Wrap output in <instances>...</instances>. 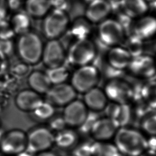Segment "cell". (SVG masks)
Returning <instances> with one entry per match:
<instances>
[{"label":"cell","instance_id":"6da1fadb","mask_svg":"<svg viewBox=\"0 0 156 156\" xmlns=\"http://www.w3.org/2000/svg\"><path fill=\"white\" fill-rule=\"evenodd\" d=\"M115 144L122 156H140L147 149V139L140 131L120 127L114 137Z\"/></svg>","mask_w":156,"mask_h":156},{"label":"cell","instance_id":"7a4b0ae2","mask_svg":"<svg viewBox=\"0 0 156 156\" xmlns=\"http://www.w3.org/2000/svg\"><path fill=\"white\" fill-rule=\"evenodd\" d=\"M44 47L41 38L32 31L20 35L15 44L20 58L29 65H35L41 61Z\"/></svg>","mask_w":156,"mask_h":156},{"label":"cell","instance_id":"3957f363","mask_svg":"<svg viewBox=\"0 0 156 156\" xmlns=\"http://www.w3.org/2000/svg\"><path fill=\"white\" fill-rule=\"evenodd\" d=\"M69 24L70 18L67 12L52 9L44 17L42 23L44 35L48 40H58L66 32Z\"/></svg>","mask_w":156,"mask_h":156},{"label":"cell","instance_id":"277c9868","mask_svg":"<svg viewBox=\"0 0 156 156\" xmlns=\"http://www.w3.org/2000/svg\"><path fill=\"white\" fill-rule=\"evenodd\" d=\"M96 47L88 39L74 42L66 52V59L72 65L80 67L93 62L96 55Z\"/></svg>","mask_w":156,"mask_h":156},{"label":"cell","instance_id":"5b68a950","mask_svg":"<svg viewBox=\"0 0 156 156\" xmlns=\"http://www.w3.org/2000/svg\"><path fill=\"white\" fill-rule=\"evenodd\" d=\"M100 74L93 65L80 66L74 72L71 78L72 86L77 93L85 94L97 87Z\"/></svg>","mask_w":156,"mask_h":156},{"label":"cell","instance_id":"8992f818","mask_svg":"<svg viewBox=\"0 0 156 156\" xmlns=\"http://www.w3.org/2000/svg\"><path fill=\"white\" fill-rule=\"evenodd\" d=\"M104 92L108 101L117 104H129L133 98V89L129 83L120 78L107 83Z\"/></svg>","mask_w":156,"mask_h":156},{"label":"cell","instance_id":"52a82bcc","mask_svg":"<svg viewBox=\"0 0 156 156\" xmlns=\"http://www.w3.org/2000/svg\"><path fill=\"white\" fill-rule=\"evenodd\" d=\"M27 137L26 151L31 154L47 151L55 144L54 135L49 129L46 127L35 128L27 135Z\"/></svg>","mask_w":156,"mask_h":156},{"label":"cell","instance_id":"ba28073f","mask_svg":"<svg viewBox=\"0 0 156 156\" xmlns=\"http://www.w3.org/2000/svg\"><path fill=\"white\" fill-rule=\"evenodd\" d=\"M66 59L64 46L58 39L48 40L44 45L41 61L46 67L52 69L64 65Z\"/></svg>","mask_w":156,"mask_h":156},{"label":"cell","instance_id":"9c48e42d","mask_svg":"<svg viewBox=\"0 0 156 156\" xmlns=\"http://www.w3.org/2000/svg\"><path fill=\"white\" fill-rule=\"evenodd\" d=\"M27 147V137L20 129H14L4 135L0 142V149L3 154L17 155L25 151Z\"/></svg>","mask_w":156,"mask_h":156},{"label":"cell","instance_id":"30bf717a","mask_svg":"<svg viewBox=\"0 0 156 156\" xmlns=\"http://www.w3.org/2000/svg\"><path fill=\"white\" fill-rule=\"evenodd\" d=\"M99 40L108 46H113L124 40V30L119 23L113 20H105L98 29Z\"/></svg>","mask_w":156,"mask_h":156},{"label":"cell","instance_id":"8fae6325","mask_svg":"<svg viewBox=\"0 0 156 156\" xmlns=\"http://www.w3.org/2000/svg\"><path fill=\"white\" fill-rule=\"evenodd\" d=\"M46 95L48 102L52 105L65 106L76 100L77 92L71 85L64 83L54 85Z\"/></svg>","mask_w":156,"mask_h":156},{"label":"cell","instance_id":"7c38bea8","mask_svg":"<svg viewBox=\"0 0 156 156\" xmlns=\"http://www.w3.org/2000/svg\"><path fill=\"white\" fill-rule=\"evenodd\" d=\"M88 109L83 101L75 100L65 106L63 118L67 126L79 127L88 114Z\"/></svg>","mask_w":156,"mask_h":156},{"label":"cell","instance_id":"4fadbf2b","mask_svg":"<svg viewBox=\"0 0 156 156\" xmlns=\"http://www.w3.org/2000/svg\"><path fill=\"white\" fill-rule=\"evenodd\" d=\"M119 126L108 117L99 118L94 124L90 134L95 141H108L114 138Z\"/></svg>","mask_w":156,"mask_h":156},{"label":"cell","instance_id":"5bb4252c","mask_svg":"<svg viewBox=\"0 0 156 156\" xmlns=\"http://www.w3.org/2000/svg\"><path fill=\"white\" fill-rule=\"evenodd\" d=\"M128 67L137 77L150 79L156 74V67L151 57L142 55L133 58Z\"/></svg>","mask_w":156,"mask_h":156},{"label":"cell","instance_id":"9a60e30c","mask_svg":"<svg viewBox=\"0 0 156 156\" xmlns=\"http://www.w3.org/2000/svg\"><path fill=\"white\" fill-rule=\"evenodd\" d=\"M104 111L106 117L114 120L120 127H127L133 119V111L129 104L108 103Z\"/></svg>","mask_w":156,"mask_h":156},{"label":"cell","instance_id":"2e32d148","mask_svg":"<svg viewBox=\"0 0 156 156\" xmlns=\"http://www.w3.org/2000/svg\"><path fill=\"white\" fill-rule=\"evenodd\" d=\"M83 102L88 110L98 112L105 110L108 100L104 90L95 87L84 94Z\"/></svg>","mask_w":156,"mask_h":156},{"label":"cell","instance_id":"e0dca14e","mask_svg":"<svg viewBox=\"0 0 156 156\" xmlns=\"http://www.w3.org/2000/svg\"><path fill=\"white\" fill-rule=\"evenodd\" d=\"M111 11L110 5L106 0H91L87 5L85 15L89 22L98 23L104 20Z\"/></svg>","mask_w":156,"mask_h":156},{"label":"cell","instance_id":"ac0fdd59","mask_svg":"<svg viewBox=\"0 0 156 156\" xmlns=\"http://www.w3.org/2000/svg\"><path fill=\"white\" fill-rule=\"evenodd\" d=\"M43 102L40 94L30 90H24L18 94L15 99L16 106L24 112H33Z\"/></svg>","mask_w":156,"mask_h":156},{"label":"cell","instance_id":"d6986e66","mask_svg":"<svg viewBox=\"0 0 156 156\" xmlns=\"http://www.w3.org/2000/svg\"><path fill=\"white\" fill-rule=\"evenodd\" d=\"M89 21L83 17L77 18L73 20L67 31L68 35L71 39L74 40V42L78 40L88 39L91 32V27Z\"/></svg>","mask_w":156,"mask_h":156},{"label":"cell","instance_id":"ffe728a7","mask_svg":"<svg viewBox=\"0 0 156 156\" xmlns=\"http://www.w3.org/2000/svg\"><path fill=\"white\" fill-rule=\"evenodd\" d=\"M28 85L30 89L39 94H47L52 87L46 73L34 71L28 76Z\"/></svg>","mask_w":156,"mask_h":156},{"label":"cell","instance_id":"44dd1931","mask_svg":"<svg viewBox=\"0 0 156 156\" xmlns=\"http://www.w3.org/2000/svg\"><path fill=\"white\" fill-rule=\"evenodd\" d=\"M132 57L128 51L123 48H115L109 50L108 55V64L115 69L122 71L128 66Z\"/></svg>","mask_w":156,"mask_h":156},{"label":"cell","instance_id":"7402d4cb","mask_svg":"<svg viewBox=\"0 0 156 156\" xmlns=\"http://www.w3.org/2000/svg\"><path fill=\"white\" fill-rule=\"evenodd\" d=\"M25 10L30 17H44L51 10L49 0H26Z\"/></svg>","mask_w":156,"mask_h":156},{"label":"cell","instance_id":"603a6c76","mask_svg":"<svg viewBox=\"0 0 156 156\" xmlns=\"http://www.w3.org/2000/svg\"><path fill=\"white\" fill-rule=\"evenodd\" d=\"M9 22L15 34L18 35L30 31L31 17L25 11H18L15 13Z\"/></svg>","mask_w":156,"mask_h":156},{"label":"cell","instance_id":"cb8c5ba5","mask_svg":"<svg viewBox=\"0 0 156 156\" xmlns=\"http://www.w3.org/2000/svg\"><path fill=\"white\" fill-rule=\"evenodd\" d=\"M134 34L141 39H147L156 32V19L146 17L135 23Z\"/></svg>","mask_w":156,"mask_h":156},{"label":"cell","instance_id":"d4e9b609","mask_svg":"<svg viewBox=\"0 0 156 156\" xmlns=\"http://www.w3.org/2000/svg\"><path fill=\"white\" fill-rule=\"evenodd\" d=\"M120 3L124 12L131 18L143 15L147 9L144 0H120Z\"/></svg>","mask_w":156,"mask_h":156},{"label":"cell","instance_id":"484cf974","mask_svg":"<svg viewBox=\"0 0 156 156\" xmlns=\"http://www.w3.org/2000/svg\"><path fill=\"white\" fill-rule=\"evenodd\" d=\"M92 156H122L114 143L95 141L91 143Z\"/></svg>","mask_w":156,"mask_h":156},{"label":"cell","instance_id":"4316f807","mask_svg":"<svg viewBox=\"0 0 156 156\" xmlns=\"http://www.w3.org/2000/svg\"><path fill=\"white\" fill-rule=\"evenodd\" d=\"M77 138V135L74 131L65 128L55 136V144L61 149H67L76 144Z\"/></svg>","mask_w":156,"mask_h":156},{"label":"cell","instance_id":"83f0119b","mask_svg":"<svg viewBox=\"0 0 156 156\" xmlns=\"http://www.w3.org/2000/svg\"><path fill=\"white\" fill-rule=\"evenodd\" d=\"M141 96L151 110H156V81H150L142 85Z\"/></svg>","mask_w":156,"mask_h":156},{"label":"cell","instance_id":"f1b7e54d","mask_svg":"<svg viewBox=\"0 0 156 156\" xmlns=\"http://www.w3.org/2000/svg\"><path fill=\"white\" fill-rule=\"evenodd\" d=\"M46 74L50 83L54 85L66 83L69 76V70L64 65L48 69Z\"/></svg>","mask_w":156,"mask_h":156},{"label":"cell","instance_id":"f546056e","mask_svg":"<svg viewBox=\"0 0 156 156\" xmlns=\"http://www.w3.org/2000/svg\"><path fill=\"white\" fill-rule=\"evenodd\" d=\"M126 49L133 58L137 57L143 55V40L133 34L128 36L125 42Z\"/></svg>","mask_w":156,"mask_h":156},{"label":"cell","instance_id":"4dcf8cb0","mask_svg":"<svg viewBox=\"0 0 156 156\" xmlns=\"http://www.w3.org/2000/svg\"><path fill=\"white\" fill-rule=\"evenodd\" d=\"M38 119L46 120L52 118L55 113L54 105L48 102H42L32 112Z\"/></svg>","mask_w":156,"mask_h":156},{"label":"cell","instance_id":"1f68e13d","mask_svg":"<svg viewBox=\"0 0 156 156\" xmlns=\"http://www.w3.org/2000/svg\"><path fill=\"white\" fill-rule=\"evenodd\" d=\"M141 127L150 136H156V113H150L141 120Z\"/></svg>","mask_w":156,"mask_h":156},{"label":"cell","instance_id":"d6a6232c","mask_svg":"<svg viewBox=\"0 0 156 156\" xmlns=\"http://www.w3.org/2000/svg\"><path fill=\"white\" fill-rule=\"evenodd\" d=\"M100 118L97 112L90 111L82 125L78 127L81 133L83 134H90L91 128L96 121Z\"/></svg>","mask_w":156,"mask_h":156},{"label":"cell","instance_id":"836d02e7","mask_svg":"<svg viewBox=\"0 0 156 156\" xmlns=\"http://www.w3.org/2000/svg\"><path fill=\"white\" fill-rule=\"evenodd\" d=\"M15 35L9 21L7 20L0 22V40H12Z\"/></svg>","mask_w":156,"mask_h":156},{"label":"cell","instance_id":"e575fe53","mask_svg":"<svg viewBox=\"0 0 156 156\" xmlns=\"http://www.w3.org/2000/svg\"><path fill=\"white\" fill-rule=\"evenodd\" d=\"M73 154L75 156H92L91 143L83 142L76 145L74 149Z\"/></svg>","mask_w":156,"mask_h":156},{"label":"cell","instance_id":"d590c367","mask_svg":"<svg viewBox=\"0 0 156 156\" xmlns=\"http://www.w3.org/2000/svg\"><path fill=\"white\" fill-rule=\"evenodd\" d=\"M16 50L15 44L12 40H0V51L8 57L13 54Z\"/></svg>","mask_w":156,"mask_h":156},{"label":"cell","instance_id":"8d00e7d4","mask_svg":"<svg viewBox=\"0 0 156 156\" xmlns=\"http://www.w3.org/2000/svg\"><path fill=\"white\" fill-rule=\"evenodd\" d=\"M67 125L63 117H56L50 120L49 126L51 129L57 133L66 128Z\"/></svg>","mask_w":156,"mask_h":156},{"label":"cell","instance_id":"74e56055","mask_svg":"<svg viewBox=\"0 0 156 156\" xmlns=\"http://www.w3.org/2000/svg\"><path fill=\"white\" fill-rule=\"evenodd\" d=\"M28 64L24 62L18 63L16 64L13 67L12 72L15 76H23L28 73L29 71V67Z\"/></svg>","mask_w":156,"mask_h":156},{"label":"cell","instance_id":"f35d334b","mask_svg":"<svg viewBox=\"0 0 156 156\" xmlns=\"http://www.w3.org/2000/svg\"><path fill=\"white\" fill-rule=\"evenodd\" d=\"M51 8L66 12L69 7V0H49Z\"/></svg>","mask_w":156,"mask_h":156},{"label":"cell","instance_id":"ab89813d","mask_svg":"<svg viewBox=\"0 0 156 156\" xmlns=\"http://www.w3.org/2000/svg\"><path fill=\"white\" fill-rule=\"evenodd\" d=\"M143 54H146L144 55L149 56L152 55L156 54V41H150L146 42H143Z\"/></svg>","mask_w":156,"mask_h":156},{"label":"cell","instance_id":"60d3db41","mask_svg":"<svg viewBox=\"0 0 156 156\" xmlns=\"http://www.w3.org/2000/svg\"><path fill=\"white\" fill-rule=\"evenodd\" d=\"M9 11L7 0H0V22L7 20Z\"/></svg>","mask_w":156,"mask_h":156},{"label":"cell","instance_id":"b9f144b4","mask_svg":"<svg viewBox=\"0 0 156 156\" xmlns=\"http://www.w3.org/2000/svg\"><path fill=\"white\" fill-rule=\"evenodd\" d=\"M23 1L22 0H7L10 11H15V12L20 11L23 6Z\"/></svg>","mask_w":156,"mask_h":156},{"label":"cell","instance_id":"7bdbcfd3","mask_svg":"<svg viewBox=\"0 0 156 156\" xmlns=\"http://www.w3.org/2000/svg\"><path fill=\"white\" fill-rule=\"evenodd\" d=\"M147 151L156 153V136H150L147 139Z\"/></svg>","mask_w":156,"mask_h":156},{"label":"cell","instance_id":"ee69618b","mask_svg":"<svg viewBox=\"0 0 156 156\" xmlns=\"http://www.w3.org/2000/svg\"><path fill=\"white\" fill-rule=\"evenodd\" d=\"M7 57L0 51V72L4 71L8 66Z\"/></svg>","mask_w":156,"mask_h":156},{"label":"cell","instance_id":"f6af8a7d","mask_svg":"<svg viewBox=\"0 0 156 156\" xmlns=\"http://www.w3.org/2000/svg\"><path fill=\"white\" fill-rule=\"evenodd\" d=\"M37 156H58L54 152L50 151H45L38 154Z\"/></svg>","mask_w":156,"mask_h":156},{"label":"cell","instance_id":"bcb514c9","mask_svg":"<svg viewBox=\"0 0 156 156\" xmlns=\"http://www.w3.org/2000/svg\"><path fill=\"white\" fill-rule=\"evenodd\" d=\"M140 156H156V153H154V152H151L146 151L144 153L142 154Z\"/></svg>","mask_w":156,"mask_h":156},{"label":"cell","instance_id":"7dc6e473","mask_svg":"<svg viewBox=\"0 0 156 156\" xmlns=\"http://www.w3.org/2000/svg\"><path fill=\"white\" fill-rule=\"evenodd\" d=\"M16 156H33V154H32L30 153V152L25 151L23 152L22 153L18 154Z\"/></svg>","mask_w":156,"mask_h":156},{"label":"cell","instance_id":"c3c4849f","mask_svg":"<svg viewBox=\"0 0 156 156\" xmlns=\"http://www.w3.org/2000/svg\"><path fill=\"white\" fill-rule=\"evenodd\" d=\"M151 6L153 9H154L156 11V0H154L153 1H152Z\"/></svg>","mask_w":156,"mask_h":156},{"label":"cell","instance_id":"681fc988","mask_svg":"<svg viewBox=\"0 0 156 156\" xmlns=\"http://www.w3.org/2000/svg\"><path fill=\"white\" fill-rule=\"evenodd\" d=\"M4 133H3V132L2 130H1V129H0V142L1 141V140L3 138V137L4 136Z\"/></svg>","mask_w":156,"mask_h":156},{"label":"cell","instance_id":"f907efd6","mask_svg":"<svg viewBox=\"0 0 156 156\" xmlns=\"http://www.w3.org/2000/svg\"><path fill=\"white\" fill-rule=\"evenodd\" d=\"M0 156H4V155L3 154H1V153H0Z\"/></svg>","mask_w":156,"mask_h":156},{"label":"cell","instance_id":"816d5d0a","mask_svg":"<svg viewBox=\"0 0 156 156\" xmlns=\"http://www.w3.org/2000/svg\"><path fill=\"white\" fill-rule=\"evenodd\" d=\"M74 156L73 154H71V155H68V156Z\"/></svg>","mask_w":156,"mask_h":156},{"label":"cell","instance_id":"f5cc1de1","mask_svg":"<svg viewBox=\"0 0 156 156\" xmlns=\"http://www.w3.org/2000/svg\"><path fill=\"white\" fill-rule=\"evenodd\" d=\"M147 1H151V2H152V1H153L154 0H147Z\"/></svg>","mask_w":156,"mask_h":156},{"label":"cell","instance_id":"db71d44e","mask_svg":"<svg viewBox=\"0 0 156 156\" xmlns=\"http://www.w3.org/2000/svg\"><path fill=\"white\" fill-rule=\"evenodd\" d=\"M22 1H24V0H22Z\"/></svg>","mask_w":156,"mask_h":156}]
</instances>
